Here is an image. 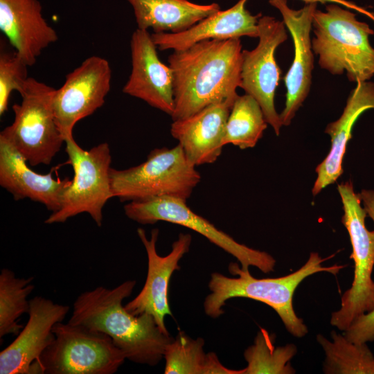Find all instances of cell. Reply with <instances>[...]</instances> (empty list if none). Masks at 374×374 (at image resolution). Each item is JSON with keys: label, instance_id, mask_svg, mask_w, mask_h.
<instances>
[{"label": "cell", "instance_id": "6da1fadb", "mask_svg": "<svg viewBox=\"0 0 374 374\" xmlns=\"http://www.w3.org/2000/svg\"><path fill=\"white\" fill-rule=\"evenodd\" d=\"M242 51L240 38L203 40L174 51L168 59L173 73L172 121L237 96Z\"/></svg>", "mask_w": 374, "mask_h": 374}, {"label": "cell", "instance_id": "7a4b0ae2", "mask_svg": "<svg viewBox=\"0 0 374 374\" xmlns=\"http://www.w3.org/2000/svg\"><path fill=\"white\" fill-rule=\"evenodd\" d=\"M136 284L130 280L114 288L100 286L81 293L68 322L107 334L127 359L154 366L174 338L162 332L150 314L133 315L123 305Z\"/></svg>", "mask_w": 374, "mask_h": 374}, {"label": "cell", "instance_id": "3957f363", "mask_svg": "<svg viewBox=\"0 0 374 374\" xmlns=\"http://www.w3.org/2000/svg\"><path fill=\"white\" fill-rule=\"evenodd\" d=\"M325 260L318 253L312 252L307 262L294 272L278 278L260 279L252 276L249 269H243L238 263L231 262L229 271L237 277L212 273L208 283L211 293L204 302V312L215 319L224 313L222 308L229 299L242 297L256 300L273 308L287 330L293 336L301 338L308 330L294 310V294L299 285L309 276L318 272L337 274L344 268V265L324 267L322 263Z\"/></svg>", "mask_w": 374, "mask_h": 374}, {"label": "cell", "instance_id": "277c9868", "mask_svg": "<svg viewBox=\"0 0 374 374\" xmlns=\"http://www.w3.org/2000/svg\"><path fill=\"white\" fill-rule=\"evenodd\" d=\"M342 7L330 3L326 11H315L312 29L314 54L319 57V66L332 75L346 72L350 82L367 81L374 75V48L369 42L374 30Z\"/></svg>", "mask_w": 374, "mask_h": 374}, {"label": "cell", "instance_id": "5b68a950", "mask_svg": "<svg viewBox=\"0 0 374 374\" xmlns=\"http://www.w3.org/2000/svg\"><path fill=\"white\" fill-rule=\"evenodd\" d=\"M114 197L132 202L168 197L187 201L201 175L181 146L152 150L146 160L124 170L110 168Z\"/></svg>", "mask_w": 374, "mask_h": 374}, {"label": "cell", "instance_id": "8992f818", "mask_svg": "<svg viewBox=\"0 0 374 374\" xmlns=\"http://www.w3.org/2000/svg\"><path fill=\"white\" fill-rule=\"evenodd\" d=\"M53 341L33 364L32 373L113 374L124 353L105 333L70 323H57Z\"/></svg>", "mask_w": 374, "mask_h": 374}, {"label": "cell", "instance_id": "52a82bcc", "mask_svg": "<svg viewBox=\"0 0 374 374\" xmlns=\"http://www.w3.org/2000/svg\"><path fill=\"white\" fill-rule=\"evenodd\" d=\"M55 91L45 83L28 78L21 94V103L12 105L13 123L0 133L33 166L49 165L64 142L53 106Z\"/></svg>", "mask_w": 374, "mask_h": 374}, {"label": "cell", "instance_id": "ba28073f", "mask_svg": "<svg viewBox=\"0 0 374 374\" xmlns=\"http://www.w3.org/2000/svg\"><path fill=\"white\" fill-rule=\"evenodd\" d=\"M343 204L341 222L350 236L354 276L351 287L341 297V308L331 314L330 323L346 330L355 318L374 309V231L365 224L367 213L350 181L338 184Z\"/></svg>", "mask_w": 374, "mask_h": 374}, {"label": "cell", "instance_id": "9c48e42d", "mask_svg": "<svg viewBox=\"0 0 374 374\" xmlns=\"http://www.w3.org/2000/svg\"><path fill=\"white\" fill-rule=\"evenodd\" d=\"M69 161L74 171L71 185L65 190L60 209L45 220L46 224L62 223L80 213H87L100 226L103 208L114 197L109 176L111 153L109 144L84 150L73 136L64 140Z\"/></svg>", "mask_w": 374, "mask_h": 374}, {"label": "cell", "instance_id": "30bf717a", "mask_svg": "<svg viewBox=\"0 0 374 374\" xmlns=\"http://www.w3.org/2000/svg\"><path fill=\"white\" fill-rule=\"evenodd\" d=\"M124 211L128 218L141 224L163 221L188 228L235 257L243 269L253 266L265 274L274 271L276 260L270 254L238 242L195 213L186 201L168 197L132 201L124 206Z\"/></svg>", "mask_w": 374, "mask_h": 374}, {"label": "cell", "instance_id": "8fae6325", "mask_svg": "<svg viewBox=\"0 0 374 374\" xmlns=\"http://www.w3.org/2000/svg\"><path fill=\"white\" fill-rule=\"evenodd\" d=\"M258 26V45L251 51H242L240 87L257 100L267 123L279 135L283 125L274 97L281 71L275 52L287 40V34L284 22L271 16H261Z\"/></svg>", "mask_w": 374, "mask_h": 374}, {"label": "cell", "instance_id": "7c38bea8", "mask_svg": "<svg viewBox=\"0 0 374 374\" xmlns=\"http://www.w3.org/2000/svg\"><path fill=\"white\" fill-rule=\"evenodd\" d=\"M111 78L109 62L93 55L68 73L63 85L55 89L53 106L64 140L73 136L74 126L79 121L104 105L110 90Z\"/></svg>", "mask_w": 374, "mask_h": 374}, {"label": "cell", "instance_id": "4fadbf2b", "mask_svg": "<svg viewBox=\"0 0 374 374\" xmlns=\"http://www.w3.org/2000/svg\"><path fill=\"white\" fill-rule=\"evenodd\" d=\"M159 233L158 229H153L148 239L143 229H137L138 236L147 253L148 273L142 290L125 308L133 315L150 314L162 332L169 334L165 317L172 315L168 296L170 280L173 272L180 269L179 262L188 252L192 237L189 233H179L172 243L171 251L161 256L156 249Z\"/></svg>", "mask_w": 374, "mask_h": 374}, {"label": "cell", "instance_id": "5bb4252c", "mask_svg": "<svg viewBox=\"0 0 374 374\" xmlns=\"http://www.w3.org/2000/svg\"><path fill=\"white\" fill-rule=\"evenodd\" d=\"M269 3L280 12L294 44V59L284 77L285 105L280 114L283 126H288L310 91L314 68L310 32L317 3H308L294 10L289 7L287 0H269Z\"/></svg>", "mask_w": 374, "mask_h": 374}, {"label": "cell", "instance_id": "9a60e30c", "mask_svg": "<svg viewBox=\"0 0 374 374\" xmlns=\"http://www.w3.org/2000/svg\"><path fill=\"white\" fill-rule=\"evenodd\" d=\"M132 70L123 92L171 115L174 111L173 73L163 63L148 30L137 28L130 39Z\"/></svg>", "mask_w": 374, "mask_h": 374}, {"label": "cell", "instance_id": "2e32d148", "mask_svg": "<svg viewBox=\"0 0 374 374\" xmlns=\"http://www.w3.org/2000/svg\"><path fill=\"white\" fill-rule=\"evenodd\" d=\"M28 320L17 338L0 353L1 374H30L33 364L55 338L54 325L62 321L69 307L35 296L29 300Z\"/></svg>", "mask_w": 374, "mask_h": 374}, {"label": "cell", "instance_id": "e0dca14e", "mask_svg": "<svg viewBox=\"0 0 374 374\" xmlns=\"http://www.w3.org/2000/svg\"><path fill=\"white\" fill-rule=\"evenodd\" d=\"M237 96L211 104L186 118L172 121L170 134L195 166L213 163L220 156L226 121Z\"/></svg>", "mask_w": 374, "mask_h": 374}, {"label": "cell", "instance_id": "ac0fdd59", "mask_svg": "<svg viewBox=\"0 0 374 374\" xmlns=\"http://www.w3.org/2000/svg\"><path fill=\"white\" fill-rule=\"evenodd\" d=\"M0 30L28 66L58 39L39 0H0Z\"/></svg>", "mask_w": 374, "mask_h": 374}, {"label": "cell", "instance_id": "d6986e66", "mask_svg": "<svg viewBox=\"0 0 374 374\" xmlns=\"http://www.w3.org/2000/svg\"><path fill=\"white\" fill-rule=\"evenodd\" d=\"M248 0H239L233 6L219 10L179 33H154L152 40L159 51L184 50L208 39H229L241 37H258V22L261 13L252 15L246 9Z\"/></svg>", "mask_w": 374, "mask_h": 374}, {"label": "cell", "instance_id": "ffe728a7", "mask_svg": "<svg viewBox=\"0 0 374 374\" xmlns=\"http://www.w3.org/2000/svg\"><path fill=\"white\" fill-rule=\"evenodd\" d=\"M25 159L0 136V185L15 200L30 199L44 204L53 213L57 211L71 180L55 179L52 172L39 174L30 169Z\"/></svg>", "mask_w": 374, "mask_h": 374}, {"label": "cell", "instance_id": "44dd1931", "mask_svg": "<svg viewBox=\"0 0 374 374\" xmlns=\"http://www.w3.org/2000/svg\"><path fill=\"white\" fill-rule=\"evenodd\" d=\"M371 109H374V82L359 81L350 91L340 117L325 129L330 136L331 146L326 157L316 168L317 177L312 190L313 195L336 182L343 174L344 157L353 127L361 114Z\"/></svg>", "mask_w": 374, "mask_h": 374}, {"label": "cell", "instance_id": "7402d4cb", "mask_svg": "<svg viewBox=\"0 0 374 374\" xmlns=\"http://www.w3.org/2000/svg\"><path fill=\"white\" fill-rule=\"evenodd\" d=\"M139 29L154 33L182 32L220 10L218 3L197 4L188 0H127Z\"/></svg>", "mask_w": 374, "mask_h": 374}, {"label": "cell", "instance_id": "603a6c76", "mask_svg": "<svg viewBox=\"0 0 374 374\" xmlns=\"http://www.w3.org/2000/svg\"><path fill=\"white\" fill-rule=\"evenodd\" d=\"M204 340L193 339L180 331L166 348V374H242L225 367L214 353H206Z\"/></svg>", "mask_w": 374, "mask_h": 374}, {"label": "cell", "instance_id": "cb8c5ba5", "mask_svg": "<svg viewBox=\"0 0 374 374\" xmlns=\"http://www.w3.org/2000/svg\"><path fill=\"white\" fill-rule=\"evenodd\" d=\"M332 341L319 334L317 340L326 355V374H374V355L367 343H354L335 330Z\"/></svg>", "mask_w": 374, "mask_h": 374}, {"label": "cell", "instance_id": "d4e9b609", "mask_svg": "<svg viewBox=\"0 0 374 374\" xmlns=\"http://www.w3.org/2000/svg\"><path fill=\"white\" fill-rule=\"evenodd\" d=\"M267 124L257 100L247 93L238 95L226 121L222 145L233 144L242 150L253 148Z\"/></svg>", "mask_w": 374, "mask_h": 374}, {"label": "cell", "instance_id": "484cf974", "mask_svg": "<svg viewBox=\"0 0 374 374\" xmlns=\"http://www.w3.org/2000/svg\"><path fill=\"white\" fill-rule=\"evenodd\" d=\"M33 277L17 278L15 272L3 268L0 274V337L17 335L24 328L18 319L29 310L28 296L34 290Z\"/></svg>", "mask_w": 374, "mask_h": 374}, {"label": "cell", "instance_id": "4316f807", "mask_svg": "<svg viewBox=\"0 0 374 374\" xmlns=\"http://www.w3.org/2000/svg\"><path fill=\"white\" fill-rule=\"evenodd\" d=\"M274 342V335L260 328L254 344L244 351V356L247 366L242 369V374L295 373L290 362L296 353V346L289 344L275 347Z\"/></svg>", "mask_w": 374, "mask_h": 374}, {"label": "cell", "instance_id": "83f0119b", "mask_svg": "<svg viewBox=\"0 0 374 374\" xmlns=\"http://www.w3.org/2000/svg\"><path fill=\"white\" fill-rule=\"evenodd\" d=\"M28 66L16 51H1L0 116L7 110L11 93L17 91L20 95L22 93L28 78Z\"/></svg>", "mask_w": 374, "mask_h": 374}, {"label": "cell", "instance_id": "f1b7e54d", "mask_svg": "<svg viewBox=\"0 0 374 374\" xmlns=\"http://www.w3.org/2000/svg\"><path fill=\"white\" fill-rule=\"evenodd\" d=\"M344 335L354 343L374 341V309L355 318Z\"/></svg>", "mask_w": 374, "mask_h": 374}, {"label": "cell", "instance_id": "f546056e", "mask_svg": "<svg viewBox=\"0 0 374 374\" xmlns=\"http://www.w3.org/2000/svg\"><path fill=\"white\" fill-rule=\"evenodd\" d=\"M304 2H305L306 4L308 3H336L339 4L340 6H344L346 8L352 9L354 10H356L362 14H364L368 17H369L371 19H372L374 21V14L368 11L364 8H362L357 5H356L355 3L352 1H349L347 0H302Z\"/></svg>", "mask_w": 374, "mask_h": 374}, {"label": "cell", "instance_id": "4dcf8cb0", "mask_svg": "<svg viewBox=\"0 0 374 374\" xmlns=\"http://www.w3.org/2000/svg\"><path fill=\"white\" fill-rule=\"evenodd\" d=\"M358 195L367 215L374 222V190L363 189Z\"/></svg>", "mask_w": 374, "mask_h": 374}]
</instances>
